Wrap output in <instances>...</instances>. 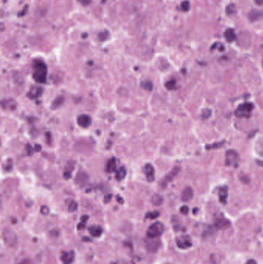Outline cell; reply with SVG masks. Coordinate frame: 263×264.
<instances>
[{
  "mask_svg": "<svg viewBox=\"0 0 263 264\" xmlns=\"http://www.w3.org/2000/svg\"><path fill=\"white\" fill-rule=\"evenodd\" d=\"M74 257H75V254L74 251L69 252V253L64 252L61 256V260L64 264H71L74 262Z\"/></svg>",
  "mask_w": 263,
  "mask_h": 264,
  "instance_id": "7c38bea8",
  "label": "cell"
},
{
  "mask_svg": "<svg viewBox=\"0 0 263 264\" xmlns=\"http://www.w3.org/2000/svg\"><path fill=\"white\" fill-rule=\"evenodd\" d=\"M126 175H127V170H126L125 167H120L116 173L117 180V181H121V180H123L125 178Z\"/></svg>",
  "mask_w": 263,
  "mask_h": 264,
  "instance_id": "603a6c76",
  "label": "cell"
},
{
  "mask_svg": "<svg viewBox=\"0 0 263 264\" xmlns=\"http://www.w3.org/2000/svg\"><path fill=\"white\" fill-rule=\"evenodd\" d=\"M156 238H149V239L147 241V247L149 251L155 252L158 249L160 242L158 239H155Z\"/></svg>",
  "mask_w": 263,
  "mask_h": 264,
  "instance_id": "8fae6325",
  "label": "cell"
},
{
  "mask_svg": "<svg viewBox=\"0 0 263 264\" xmlns=\"http://www.w3.org/2000/svg\"><path fill=\"white\" fill-rule=\"evenodd\" d=\"M111 198H112V195L111 194H108L104 197V202L105 203H108L110 200L111 199Z\"/></svg>",
  "mask_w": 263,
  "mask_h": 264,
  "instance_id": "d590c367",
  "label": "cell"
},
{
  "mask_svg": "<svg viewBox=\"0 0 263 264\" xmlns=\"http://www.w3.org/2000/svg\"><path fill=\"white\" fill-rule=\"evenodd\" d=\"M143 172L146 175L147 180L149 182H152L155 180V169L151 164H146L143 167Z\"/></svg>",
  "mask_w": 263,
  "mask_h": 264,
  "instance_id": "30bf717a",
  "label": "cell"
},
{
  "mask_svg": "<svg viewBox=\"0 0 263 264\" xmlns=\"http://www.w3.org/2000/svg\"><path fill=\"white\" fill-rule=\"evenodd\" d=\"M238 155L235 150H228L225 154V164L228 166L236 167L238 164Z\"/></svg>",
  "mask_w": 263,
  "mask_h": 264,
  "instance_id": "277c9868",
  "label": "cell"
},
{
  "mask_svg": "<svg viewBox=\"0 0 263 264\" xmlns=\"http://www.w3.org/2000/svg\"><path fill=\"white\" fill-rule=\"evenodd\" d=\"M219 199L222 203H226V199L228 197V187L223 186L219 188L218 191Z\"/></svg>",
  "mask_w": 263,
  "mask_h": 264,
  "instance_id": "d6986e66",
  "label": "cell"
},
{
  "mask_svg": "<svg viewBox=\"0 0 263 264\" xmlns=\"http://www.w3.org/2000/svg\"><path fill=\"white\" fill-rule=\"evenodd\" d=\"M42 88L41 87H38V86H33L30 88V91L27 93L28 97L32 99V100H34V99H37L38 97L42 95Z\"/></svg>",
  "mask_w": 263,
  "mask_h": 264,
  "instance_id": "ba28073f",
  "label": "cell"
},
{
  "mask_svg": "<svg viewBox=\"0 0 263 264\" xmlns=\"http://www.w3.org/2000/svg\"><path fill=\"white\" fill-rule=\"evenodd\" d=\"M257 152L261 156L263 157V142L261 144H259L257 148Z\"/></svg>",
  "mask_w": 263,
  "mask_h": 264,
  "instance_id": "836d02e7",
  "label": "cell"
},
{
  "mask_svg": "<svg viewBox=\"0 0 263 264\" xmlns=\"http://www.w3.org/2000/svg\"><path fill=\"white\" fill-rule=\"evenodd\" d=\"M117 168V162L116 159L113 158L110 159L107 164V166H106V171L107 172H113L116 170Z\"/></svg>",
  "mask_w": 263,
  "mask_h": 264,
  "instance_id": "ffe728a7",
  "label": "cell"
},
{
  "mask_svg": "<svg viewBox=\"0 0 263 264\" xmlns=\"http://www.w3.org/2000/svg\"><path fill=\"white\" fill-rule=\"evenodd\" d=\"M193 197V190L191 187H186L181 195V199L184 202H188Z\"/></svg>",
  "mask_w": 263,
  "mask_h": 264,
  "instance_id": "5bb4252c",
  "label": "cell"
},
{
  "mask_svg": "<svg viewBox=\"0 0 263 264\" xmlns=\"http://www.w3.org/2000/svg\"><path fill=\"white\" fill-rule=\"evenodd\" d=\"M87 181H88V176L85 172H79L77 174L76 178V182L77 183L78 185L83 186V185L87 184Z\"/></svg>",
  "mask_w": 263,
  "mask_h": 264,
  "instance_id": "4fadbf2b",
  "label": "cell"
},
{
  "mask_svg": "<svg viewBox=\"0 0 263 264\" xmlns=\"http://www.w3.org/2000/svg\"><path fill=\"white\" fill-rule=\"evenodd\" d=\"M89 233L94 237H99L103 233V229L100 225H92L89 228Z\"/></svg>",
  "mask_w": 263,
  "mask_h": 264,
  "instance_id": "ac0fdd59",
  "label": "cell"
},
{
  "mask_svg": "<svg viewBox=\"0 0 263 264\" xmlns=\"http://www.w3.org/2000/svg\"><path fill=\"white\" fill-rule=\"evenodd\" d=\"M159 215H160V213H159L158 212L155 211V212H153V213H147V214L146 215V217H147V218L151 219H154L158 218L159 216Z\"/></svg>",
  "mask_w": 263,
  "mask_h": 264,
  "instance_id": "f546056e",
  "label": "cell"
},
{
  "mask_svg": "<svg viewBox=\"0 0 263 264\" xmlns=\"http://www.w3.org/2000/svg\"><path fill=\"white\" fill-rule=\"evenodd\" d=\"M2 239H4L5 242L9 246H13L16 242L17 237L16 233L12 231L11 229H5L2 232Z\"/></svg>",
  "mask_w": 263,
  "mask_h": 264,
  "instance_id": "5b68a950",
  "label": "cell"
},
{
  "mask_svg": "<svg viewBox=\"0 0 263 264\" xmlns=\"http://www.w3.org/2000/svg\"><path fill=\"white\" fill-rule=\"evenodd\" d=\"M230 222L229 221L225 219H219L217 221L215 222V227L219 229H227L230 226Z\"/></svg>",
  "mask_w": 263,
  "mask_h": 264,
  "instance_id": "2e32d148",
  "label": "cell"
},
{
  "mask_svg": "<svg viewBox=\"0 0 263 264\" xmlns=\"http://www.w3.org/2000/svg\"><path fill=\"white\" fill-rule=\"evenodd\" d=\"M164 230V225L160 222H157L148 228V230L147 232V235L148 238H158L163 233Z\"/></svg>",
  "mask_w": 263,
  "mask_h": 264,
  "instance_id": "3957f363",
  "label": "cell"
},
{
  "mask_svg": "<svg viewBox=\"0 0 263 264\" xmlns=\"http://www.w3.org/2000/svg\"><path fill=\"white\" fill-rule=\"evenodd\" d=\"M141 87H143L144 90H148V91H151L153 88V84L150 81H146V82H142L141 83Z\"/></svg>",
  "mask_w": 263,
  "mask_h": 264,
  "instance_id": "83f0119b",
  "label": "cell"
},
{
  "mask_svg": "<svg viewBox=\"0 0 263 264\" xmlns=\"http://www.w3.org/2000/svg\"><path fill=\"white\" fill-rule=\"evenodd\" d=\"M176 80H168L167 82H166L165 87L167 90L169 91H172V90H175L176 89Z\"/></svg>",
  "mask_w": 263,
  "mask_h": 264,
  "instance_id": "d4e9b609",
  "label": "cell"
},
{
  "mask_svg": "<svg viewBox=\"0 0 263 264\" xmlns=\"http://www.w3.org/2000/svg\"><path fill=\"white\" fill-rule=\"evenodd\" d=\"M40 150H41V146L39 145V144H36V145L35 146V151H36V152H39Z\"/></svg>",
  "mask_w": 263,
  "mask_h": 264,
  "instance_id": "b9f144b4",
  "label": "cell"
},
{
  "mask_svg": "<svg viewBox=\"0 0 263 264\" xmlns=\"http://www.w3.org/2000/svg\"><path fill=\"white\" fill-rule=\"evenodd\" d=\"M77 123L80 127L87 128L90 127L92 123V119L87 115H81L77 117Z\"/></svg>",
  "mask_w": 263,
  "mask_h": 264,
  "instance_id": "9c48e42d",
  "label": "cell"
},
{
  "mask_svg": "<svg viewBox=\"0 0 263 264\" xmlns=\"http://www.w3.org/2000/svg\"><path fill=\"white\" fill-rule=\"evenodd\" d=\"M253 108L254 105L252 103H244L237 107L235 114L238 117H249Z\"/></svg>",
  "mask_w": 263,
  "mask_h": 264,
  "instance_id": "7a4b0ae2",
  "label": "cell"
},
{
  "mask_svg": "<svg viewBox=\"0 0 263 264\" xmlns=\"http://www.w3.org/2000/svg\"><path fill=\"white\" fill-rule=\"evenodd\" d=\"M224 37L228 42H233L236 39V35L235 33V31L232 29H228L224 32Z\"/></svg>",
  "mask_w": 263,
  "mask_h": 264,
  "instance_id": "7402d4cb",
  "label": "cell"
},
{
  "mask_svg": "<svg viewBox=\"0 0 263 264\" xmlns=\"http://www.w3.org/2000/svg\"><path fill=\"white\" fill-rule=\"evenodd\" d=\"M2 107L6 110H15L16 103L14 100H3L2 101Z\"/></svg>",
  "mask_w": 263,
  "mask_h": 264,
  "instance_id": "e0dca14e",
  "label": "cell"
},
{
  "mask_svg": "<svg viewBox=\"0 0 263 264\" xmlns=\"http://www.w3.org/2000/svg\"><path fill=\"white\" fill-rule=\"evenodd\" d=\"M179 171H180V168L177 166L175 167V168H174L169 173H167L165 176V177L162 179L161 183H160V184H161L162 188H165V187L167 185V184L169 182H171V181L176 177L177 175L178 174Z\"/></svg>",
  "mask_w": 263,
  "mask_h": 264,
  "instance_id": "8992f818",
  "label": "cell"
},
{
  "mask_svg": "<svg viewBox=\"0 0 263 264\" xmlns=\"http://www.w3.org/2000/svg\"><path fill=\"white\" fill-rule=\"evenodd\" d=\"M63 101H64V97L60 95V96H58L51 103V108L53 110L56 109L59 106H61L63 104Z\"/></svg>",
  "mask_w": 263,
  "mask_h": 264,
  "instance_id": "44dd1931",
  "label": "cell"
},
{
  "mask_svg": "<svg viewBox=\"0 0 263 264\" xmlns=\"http://www.w3.org/2000/svg\"><path fill=\"white\" fill-rule=\"evenodd\" d=\"M49 213H50V209H49V208H48L47 206L43 205V206L41 207V213H42V215L46 216V215L49 214Z\"/></svg>",
  "mask_w": 263,
  "mask_h": 264,
  "instance_id": "d6a6232c",
  "label": "cell"
},
{
  "mask_svg": "<svg viewBox=\"0 0 263 264\" xmlns=\"http://www.w3.org/2000/svg\"><path fill=\"white\" fill-rule=\"evenodd\" d=\"M176 242L178 246L181 249H188V248L191 247L192 245L191 239L188 236H183L179 237L176 239Z\"/></svg>",
  "mask_w": 263,
  "mask_h": 264,
  "instance_id": "52a82bcc",
  "label": "cell"
},
{
  "mask_svg": "<svg viewBox=\"0 0 263 264\" xmlns=\"http://www.w3.org/2000/svg\"><path fill=\"white\" fill-rule=\"evenodd\" d=\"M263 16V11H259V10H256L253 9L250 13H248V19L251 21L254 22V21L259 20Z\"/></svg>",
  "mask_w": 263,
  "mask_h": 264,
  "instance_id": "9a60e30c",
  "label": "cell"
},
{
  "mask_svg": "<svg viewBox=\"0 0 263 264\" xmlns=\"http://www.w3.org/2000/svg\"><path fill=\"white\" fill-rule=\"evenodd\" d=\"M163 201H164L163 197L159 194H155L152 196V198H151V202H152V204L155 205H157V206L161 205L163 203Z\"/></svg>",
  "mask_w": 263,
  "mask_h": 264,
  "instance_id": "cb8c5ba5",
  "label": "cell"
},
{
  "mask_svg": "<svg viewBox=\"0 0 263 264\" xmlns=\"http://www.w3.org/2000/svg\"><path fill=\"white\" fill-rule=\"evenodd\" d=\"M117 202H119L120 204H123V199H122L121 197H120V196H117Z\"/></svg>",
  "mask_w": 263,
  "mask_h": 264,
  "instance_id": "f35d334b",
  "label": "cell"
},
{
  "mask_svg": "<svg viewBox=\"0 0 263 264\" xmlns=\"http://www.w3.org/2000/svg\"><path fill=\"white\" fill-rule=\"evenodd\" d=\"M181 6H182L183 9H184V11H188L190 8L189 2H188V1H184V2L181 4Z\"/></svg>",
  "mask_w": 263,
  "mask_h": 264,
  "instance_id": "e575fe53",
  "label": "cell"
},
{
  "mask_svg": "<svg viewBox=\"0 0 263 264\" xmlns=\"http://www.w3.org/2000/svg\"><path fill=\"white\" fill-rule=\"evenodd\" d=\"M46 74H47V69H46V65L42 62L36 61L33 64V79L35 80V81H36L37 83H46Z\"/></svg>",
  "mask_w": 263,
  "mask_h": 264,
  "instance_id": "6da1fadb",
  "label": "cell"
},
{
  "mask_svg": "<svg viewBox=\"0 0 263 264\" xmlns=\"http://www.w3.org/2000/svg\"><path fill=\"white\" fill-rule=\"evenodd\" d=\"M6 171H10L12 169V168H13V162H9V163H8L7 162V164H6Z\"/></svg>",
  "mask_w": 263,
  "mask_h": 264,
  "instance_id": "74e56055",
  "label": "cell"
},
{
  "mask_svg": "<svg viewBox=\"0 0 263 264\" xmlns=\"http://www.w3.org/2000/svg\"><path fill=\"white\" fill-rule=\"evenodd\" d=\"M255 2H256L257 5H259V6H262V5H263V0H255Z\"/></svg>",
  "mask_w": 263,
  "mask_h": 264,
  "instance_id": "60d3db41",
  "label": "cell"
},
{
  "mask_svg": "<svg viewBox=\"0 0 263 264\" xmlns=\"http://www.w3.org/2000/svg\"><path fill=\"white\" fill-rule=\"evenodd\" d=\"M78 205L75 201H71L69 204V211L70 212H74L77 209Z\"/></svg>",
  "mask_w": 263,
  "mask_h": 264,
  "instance_id": "f1b7e54d",
  "label": "cell"
},
{
  "mask_svg": "<svg viewBox=\"0 0 263 264\" xmlns=\"http://www.w3.org/2000/svg\"><path fill=\"white\" fill-rule=\"evenodd\" d=\"M226 13L228 15H233L236 13V7L235 4H229L226 7Z\"/></svg>",
  "mask_w": 263,
  "mask_h": 264,
  "instance_id": "484cf974",
  "label": "cell"
},
{
  "mask_svg": "<svg viewBox=\"0 0 263 264\" xmlns=\"http://www.w3.org/2000/svg\"><path fill=\"white\" fill-rule=\"evenodd\" d=\"M246 264H257V263H256V261L255 260L252 259V260H249L246 263Z\"/></svg>",
  "mask_w": 263,
  "mask_h": 264,
  "instance_id": "ab89813d",
  "label": "cell"
},
{
  "mask_svg": "<svg viewBox=\"0 0 263 264\" xmlns=\"http://www.w3.org/2000/svg\"><path fill=\"white\" fill-rule=\"evenodd\" d=\"M211 115H212V111L210 109L206 108V109H204L202 111V117L204 119L208 118Z\"/></svg>",
  "mask_w": 263,
  "mask_h": 264,
  "instance_id": "4dcf8cb0",
  "label": "cell"
},
{
  "mask_svg": "<svg viewBox=\"0 0 263 264\" xmlns=\"http://www.w3.org/2000/svg\"><path fill=\"white\" fill-rule=\"evenodd\" d=\"M224 141H221V142H218V143H215V144H208L206 145V149H215V148H221L223 145H224Z\"/></svg>",
  "mask_w": 263,
  "mask_h": 264,
  "instance_id": "4316f807",
  "label": "cell"
},
{
  "mask_svg": "<svg viewBox=\"0 0 263 264\" xmlns=\"http://www.w3.org/2000/svg\"><path fill=\"white\" fill-rule=\"evenodd\" d=\"M180 212L183 215H187L188 213V212H189V209H188V207L187 205H183V206L181 207Z\"/></svg>",
  "mask_w": 263,
  "mask_h": 264,
  "instance_id": "1f68e13d",
  "label": "cell"
},
{
  "mask_svg": "<svg viewBox=\"0 0 263 264\" xmlns=\"http://www.w3.org/2000/svg\"><path fill=\"white\" fill-rule=\"evenodd\" d=\"M26 149H27V152H28V154H29V155H33V148H32L31 146L28 144V145L26 146Z\"/></svg>",
  "mask_w": 263,
  "mask_h": 264,
  "instance_id": "8d00e7d4",
  "label": "cell"
}]
</instances>
